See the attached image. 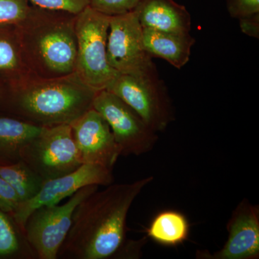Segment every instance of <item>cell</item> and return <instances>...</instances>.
Returning <instances> with one entry per match:
<instances>
[{
  "instance_id": "6da1fadb",
  "label": "cell",
  "mask_w": 259,
  "mask_h": 259,
  "mask_svg": "<svg viewBox=\"0 0 259 259\" xmlns=\"http://www.w3.org/2000/svg\"><path fill=\"white\" fill-rule=\"evenodd\" d=\"M153 177L107 186L93 192L75 209L67 237L58 258H115L126 241L130 209Z\"/></svg>"
},
{
  "instance_id": "7a4b0ae2",
  "label": "cell",
  "mask_w": 259,
  "mask_h": 259,
  "mask_svg": "<svg viewBox=\"0 0 259 259\" xmlns=\"http://www.w3.org/2000/svg\"><path fill=\"white\" fill-rule=\"evenodd\" d=\"M8 85L6 100L16 117L37 125L71 124L93 108L97 91L74 73L57 78L30 75Z\"/></svg>"
},
{
  "instance_id": "3957f363",
  "label": "cell",
  "mask_w": 259,
  "mask_h": 259,
  "mask_svg": "<svg viewBox=\"0 0 259 259\" xmlns=\"http://www.w3.org/2000/svg\"><path fill=\"white\" fill-rule=\"evenodd\" d=\"M76 15L32 6L16 27L24 60L30 73L40 78L74 74L76 61Z\"/></svg>"
},
{
  "instance_id": "277c9868",
  "label": "cell",
  "mask_w": 259,
  "mask_h": 259,
  "mask_svg": "<svg viewBox=\"0 0 259 259\" xmlns=\"http://www.w3.org/2000/svg\"><path fill=\"white\" fill-rule=\"evenodd\" d=\"M110 16L89 5L76 15V61L75 73L95 91L105 90L119 73L108 64L107 35Z\"/></svg>"
},
{
  "instance_id": "5b68a950",
  "label": "cell",
  "mask_w": 259,
  "mask_h": 259,
  "mask_svg": "<svg viewBox=\"0 0 259 259\" xmlns=\"http://www.w3.org/2000/svg\"><path fill=\"white\" fill-rule=\"evenodd\" d=\"M105 90L125 102L154 132H163L175 120L170 97L158 71L118 74Z\"/></svg>"
},
{
  "instance_id": "8992f818",
  "label": "cell",
  "mask_w": 259,
  "mask_h": 259,
  "mask_svg": "<svg viewBox=\"0 0 259 259\" xmlns=\"http://www.w3.org/2000/svg\"><path fill=\"white\" fill-rule=\"evenodd\" d=\"M20 158L44 181L68 175L82 165L69 124L42 127L22 148Z\"/></svg>"
},
{
  "instance_id": "52a82bcc",
  "label": "cell",
  "mask_w": 259,
  "mask_h": 259,
  "mask_svg": "<svg viewBox=\"0 0 259 259\" xmlns=\"http://www.w3.org/2000/svg\"><path fill=\"white\" fill-rule=\"evenodd\" d=\"M98 187L87 186L71 196L66 203L42 206L30 214L24 231L37 259L58 258L71 228L75 209L83 199L96 192Z\"/></svg>"
},
{
  "instance_id": "ba28073f",
  "label": "cell",
  "mask_w": 259,
  "mask_h": 259,
  "mask_svg": "<svg viewBox=\"0 0 259 259\" xmlns=\"http://www.w3.org/2000/svg\"><path fill=\"white\" fill-rule=\"evenodd\" d=\"M93 107L110 125L121 156H140L151 151L157 142V133L143 121L136 112L106 90L97 92Z\"/></svg>"
},
{
  "instance_id": "9c48e42d",
  "label": "cell",
  "mask_w": 259,
  "mask_h": 259,
  "mask_svg": "<svg viewBox=\"0 0 259 259\" xmlns=\"http://www.w3.org/2000/svg\"><path fill=\"white\" fill-rule=\"evenodd\" d=\"M108 64L119 74L157 72L152 57L145 50L143 28L135 11L110 16L107 42Z\"/></svg>"
},
{
  "instance_id": "30bf717a",
  "label": "cell",
  "mask_w": 259,
  "mask_h": 259,
  "mask_svg": "<svg viewBox=\"0 0 259 259\" xmlns=\"http://www.w3.org/2000/svg\"><path fill=\"white\" fill-rule=\"evenodd\" d=\"M114 181L112 169L96 164H82L75 171L45 181L40 192L31 199L19 204L12 214L24 229L30 214L42 206L59 204L87 186H108Z\"/></svg>"
},
{
  "instance_id": "8fae6325",
  "label": "cell",
  "mask_w": 259,
  "mask_h": 259,
  "mask_svg": "<svg viewBox=\"0 0 259 259\" xmlns=\"http://www.w3.org/2000/svg\"><path fill=\"white\" fill-rule=\"evenodd\" d=\"M69 125L82 164L112 169L121 151L104 117L93 107Z\"/></svg>"
},
{
  "instance_id": "7c38bea8",
  "label": "cell",
  "mask_w": 259,
  "mask_h": 259,
  "mask_svg": "<svg viewBox=\"0 0 259 259\" xmlns=\"http://www.w3.org/2000/svg\"><path fill=\"white\" fill-rule=\"evenodd\" d=\"M228 239L221 250H198L199 259H258L259 207L247 199L238 204L227 224Z\"/></svg>"
},
{
  "instance_id": "4fadbf2b",
  "label": "cell",
  "mask_w": 259,
  "mask_h": 259,
  "mask_svg": "<svg viewBox=\"0 0 259 259\" xmlns=\"http://www.w3.org/2000/svg\"><path fill=\"white\" fill-rule=\"evenodd\" d=\"M134 11L142 28L175 33L190 32V13L175 0H141Z\"/></svg>"
},
{
  "instance_id": "5bb4252c",
  "label": "cell",
  "mask_w": 259,
  "mask_h": 259,
  "mask_svg": "<svg viewBox=\"0 0 259 259\" xmlns=\"http://www.w3.org/2000/svg\"><path fill=\"white\" fill-rule=\"evenodd\" d=\"M145 50L151 57L161 58L177 69L189 62L195 39L189 33H175L143 28Z\"/></svg>"
},
{
  "instance_id": "9a60e30c",
  "label": "cell",
  "mask_w": 259,
  "mask_h": 259,
  "mask_svg": "<svg viewBox=\"0 0 259 259\" xmlns=\"http://www.w3.org/2000/svg\"><path fill=\"white\" fill-rule=\"evenodd\" d=\"M42 127L18 117H0V165L20 161L22 148Z\"/></svg>"
},
{
  "instance_id": "2e32d148",
  "label": "cell",
  "mask_w": 259,
  "mask_h": 259,
  "mask_svg": "<svg viewBox=\"0 0 259 259\" xmlns=\"http://www.w3.org/2000/svg\"><path fill=\"white\" fill-rule=\"evenodd\" d=\"M15 28H0V79L7 84L32 75L24 60Z\"/></svg>"
},
{
  "instance_id": "e0dca14e",
  "label": "cell",
  "mask_w": 259,
  "mask_h": 259,
  "mask_svg": "<svg viewBox=\"0 0 259 259\" xmlns=\"http://www.w3.org/2000/svg\"><path fill=\"white\" fill-rule=\"evenodd\" d=\"M190 229V223L185 214L168 209L155 216L146 233L148 238L158 244L174 247L188 239Z\"/></svg>"
},
{
  "instance_id": "ac0fdd59",
  "label": "cell",
  "mask_w": 259,
  "mask_h": 259,
  "mask_svg": "<svg viewBox=\"0 0 259 259\" xmlns=\"http://www.w3.org/2000/svg\"><path fill=\"white\" fill-rule=\"evenodd\" d=\"M0 258L37 259L25 231L9 213L0 209Z\"/></svg>"
},
{
  "instance_id": "d6986e66",
  "label": "cell",
  "mask_w": 259,
  "mask_h": 259,
  "mask_svg": "<svg viewBox=\"0 0 259 259\" xmlns=\"http://www.w3.org/2000/svg\"><path fill=\"white\" fill-rule=\"evenodd\" d=\"M0 177L14 189L20 203L33 198L45 182L21 159L10 164L0 165Z\"/></svg>"
},
{
  "instance_id": "ffe728a7",
  "label": "cell",
  "mask_w": 259,
  "mask_h": 259,
  "mask_svg": "<svg viewBox=\"0 0 259 259\" xmlns=\"http://www.w3.org/2000/svg\"><path fill=\"white\" fill-rule=\"evenodd\" d=\"M32 8L28 0H0V28H16L28 18Z\"/></svg>"
},
{
  "instance_id": "44dd1931",
  "label": "cell",
  "mask_w": 259,
  "mask_h": 259,
  "mask_svg": "<svg viewBox=\"0 0 259 259\" xmlns=\"http://www.w3.org/2000/svg\"><path fill=\"white\" fill-rule=\"evenodd\" d=\"M141 0H90L93 9L108 16L126 14L134 11Z\"/></svg>"
},
{
  "instance_id": "7402d4cb",
  "label": "cell",
  "mask_w": 259,
  "mask_h": 259,
  "mask_svg": "<svg viewBox=\"0 0 259 259\" xmlns=\"http://www.w3.org/2000/svg\"><path fill=\"white\" fill-rule=\"evenodd\" d=\"M32 6L52 11L78 15L90 5V0H28Z\"/></svg>"
},
{
  "instance_id": "603a6c76",
  "label": "cell",
  "mask_w": 259,
  "mask_h": 259,
  "mask_svg": "<svg viewBox=\"0 0 259 259\" xmlns=\"http://www.w3.org/2000/svg\"><path fill=\"white\" fill-rule=\"evenodd\" d=\"M227 8L232 18L239 19L259 13V0H227Z\"/></svg>"
},
{
  "instance_id": "cb8c5ba5",
  "label": "cell",
  "mask_w": 259,
  "mask_h": 259,
  "mask_svg": "<svg viewBox=\"0 0 259 259\" xmlns=\"http://www.w3.org/2000/svg\"><path fill=\"white\" fill-rule=\"evenodd\" d=\"M20 204V198L14 189L0 177V209L12 214Z\"/></svg>"
},
{
  "instance_id": "d4e9b609",
  "label": "cell",
  "mask_w": 259,
  "mask_h": 259,
  "mask_svg": "<svg viewBox=\"0 0 259 259\" xmlns=\"http://www.w3.org/2000/svg\"><path fill=\"white\" fill-rule=\"evenodd\" d=\"M241 31L250 37H259V13L238 19Z\"/></svg>"
},
{
  "instance_id": "484cf974",
  "label": "cell",
  "mask_w": 259,
  "mask_h": 259,
  "mask_svg": "<svg viewBox=\"0 0 259 259\" xmlns=\"http://www.w3.org/2000/svg\"><path fill=\"white\" fill-rule=\"evenodd\" d=\"M145 238L138 241H125V244L116 254L115 258H137L141 255V250L144 244Z\"/></svg>"
},
{
  "instance_id": "4316f807",
  "label": "cell",
  "mask_w": 259,
  "mask_h": 259,
  "mask_svg": "<svg viewBox=\"0 0 259 259\" xmlns=\"http://www.w3.org/2000/svg\"><path fill=\"white\" fill-rule=\"evenodd\" d=\"M4 89H3V85H2V83H0V100H2V98H3V94H4Z\"/></svg>"
}]
</instances>
